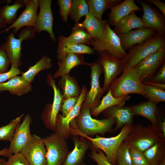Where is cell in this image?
Masks as SVG:
<instances>
[{"label":"cell","instance_id":"23","mask_svg":"<svg viewBox=\"0 0 165 165\" xmlns=\"http://www.w3.org/2000/svg\"><path fill=\"white\" fill-rule=\"evenodd\" d=\"M88 63L84 61L83 54L70 53L65 56L58 60V69L53 75V78H57L64 75H69L70 71L79 65H87Z\"/></svg>","mask_w":165,"mask_h":165},{"label":"cell","instance_id":"38","mask_svg":"<svg viewBox=\"0 0 165 165\" xmlns=\"http://www.w3.org/2000/svg\"><path fill=\"white\" fill-rule=\"evenodd\" d=\"M23 116L24 114H22L12 120L7 125L0 127V140L11 141Z\"/></svg>","mask_w":165,"mask_h":165},{"label":"cell","instance_id":"31","mask_svg":"<svg viewBox=\"0 0 165 165\" xmlns=\"http://www.w3.org/2000/svg\"><path fill=\"white\" fill-rule=\"evenodd\" d=\"M86 2L89 8V13L102 20V15L107 9L121 2L120 0H87Z\"/></svg>","mask_w":165,"mask_h":165},{"label":"cell","instance_id":"49","mask_svg":"<svg viewBox=\"0 0 165 165\" xmlns=\"http://www.w3.org/2000/svg\"><path fill=\"white\" fill-rule=\"evenodd\" d=\"M12 154H11L9 151V148H5L0 150V156H3L5 157H8Z\"/></svg>","mask_w":165,"mask_h":165},{"label":"cell","instance_id":"32","mask_svg":"<svg viewBox=\"0 0 165 165\" xmlns=\"http://www.w3.org/2000/svg\"><path fill=\"white\" fill-rule=\"evenodd\" d=\"M25 0H17L12 5H7L0 8V18L6 24L10 25L16 19L17 13L19 9L25 7Z\"/></svg>","mask_w":165,"mask_h":165},{"label":"cell","instance_id":"16","mask_svg":"<svg viewBox=\"0 0 165 165\" xmlns=\"http://www.w3.org/2000/svg\"><path fill=\"white\" fill-rule=\"evenodd\" d=\"M48 85L53 89L54 96L53 102L48 104L42 114V119L46 124L53 129H55L57 118L60 111L61 104L63 99L61 93L57 88L55 81L51 75H48L47 79Z\"/></svg>","mask_w":165,"mask_h":165},{"label":"cell","instance_id":"4","mask_svg":"<svg viewBox=\"0 0 165 165\" xmlns=\"http://www.w3.org/2000/svg\"><path fill=\"white\" fill-rule=\"evenodd\" d=\"M164 47L165 35L157 33L142 44L132 46L123 59L124 70L134 67L140 61Z\"/></svg>","mask_w":165,"mask_h":165},{"label":"cell","instance_id":"42","mask_svg":"<svg viewBox=\"0 0 165 165\" xmlns=\"http://www.w3.org/2000/svg\"><path fill=\"white\" fill-rule=\"evenodd\" d=\"M72 1L71 0H58L57 1L60 8V14L63 21L64 22L67 21L71 9Z\"/></svg>","mask_w":165,"mask_h":165},{"label":"cell","instance_id":"39","mask_svg":"<svg viewBox=\"0 0 165 165\" xmlns=\"http://www.w3.org/2000/svg\"><path fill=\"white\" fill-rule=\"evenodd\" d=\"M128 144L122 143L119 148L116 155V164L117 165H132Z\"/></svg>","mask_w":165,"mask_h":165},{"label":"cell","instance_id":"53","mask_svg":"<svg viewBox=\"0 0 165 165\" xmlns=\"http://www.w3.org/2000/svg\"><path fill=\"white\" fill-rule=\"evenodd\" d=\"M5 161V160L4 159L0 158V165H1V164L3 162Z\"/></svg>","mask_w":165,"mask_h":165},{"label":"cell","instance_id":"24","mask_svg":"<svg viewBox=\"0 0 165 165\" xmlns=\"http://www.w3.org/2000/svg\"><path fill=\"white\" fill-rule=\"evenodd\" d=\"M81 137L80 139L74 138V148L68 154L63 165H80L83 162L85 153L90 145L87 139Z\"/></svg>","mask_w":165,"mask_h":165},{"label":"cell","instance_id":"30","mask_svg":"<svg viewBox=\"0 0 165 165\" xmlns=\"http://www.w3.org/2000/svg\"><path fill=\"white\" fill-rule=\"evenodd\" d=\"M59 85L62 89L63 99L79 96L81 89L80 88L76 79L70 75L61 77Z\"/></svg>","mask_w":165,"mask_h":165},{"label":"cell","instance_id":"12","mask_svg":"<svg viewBox=\"0 0 165 165\" xmlns=\"http://www.w3.org/2000/svg\"><path fill=\"white\" fill-rule=\"evenodd\" d=\"M29 165H47L46 150L42 139L36 135L32 137L20 152Z\"/></svg>","mask_w":165,"mask_h":165},{"label":"cell","instance_id":"44","mask_svg":"<svg viewBox=\"0 0 165 165\" xmlns=\"http://www.w3.org/2000/svg\"><path fill=\"white\" fill-rule=\"evenodd\" d=\"M1 165H29L28 161L20 152L11 155L7 161L2 163Z\"/></svg>","mask_w":165,"mask_h":165},{"label":"cell","instance_id":"15","mask_svg":"<svg viewBox=\"0 0 165 165\" xmlns=\"http://www.w3.org/2000/svg\"><path fill=\"white\" fill-rule=\"evenodd\" d=\"M51 0H38L39 10L37 23L34 28L38 33L44 31H47L52 40L56 42L57 39L53 29V16L51 8Z\"/></svg>","mask_w":165,"mask_h":165},{"label":"cell","instance_id":"3","mask_svg":"<svg viewBox=\"0 0 165 165\" xmlns=\"http://www.w3.org/2000/svg\"><path fill=\"white\" fill-rule=\"evenodd\" d=\"M118 78H116L110 84L109 89L112 95L117 98L136 94L146 98L143 83L134 67L127 68Z\"/></svg>","mask_w":165,"mask_h":165},{"label":"cell","instance_id":"22","mask_svg":"<svg viewBox=\"0 0 165 165\" xmlns=\"http://www.w3.org/2000/svg\"><path fill=\"white\" fill-rule=\"evenodd\" d=\"M108 14V23L115 26L123 18L131 12L140 11L142 9L138 6L134 0H125L111 7Z\"/></svg>","mask_w":165,"mask_h":165},{"label":"cell","instance_id":"48","mask_svg":"<svg viewBox=\"0 0 165 165\" xmlns=\"http://www.w3.org/2000/svg\"><path fill=\"white\" fill-rule=\"evenodd\" d=\"M148 3L152 4L156 6L161 12L165 16V4L158 0H147Z\"/></svg>","mask_w":165,"mask_h":165},{"label":"cell","instance_id":"20","mask_svg":"<svg viewBox=\"0 0 165 165\" xmlns=\"http://www.w3.org/2000/svg\"><path fill=\"white\" fill-rule=\"evenodd\" d=\"M94 39L85 29L75 25L69 36L65 37L60 35L59 36L57 48L80 44L90 45Z\"/></svg>","mask_w":165,"mask_h":165},{"label":"cell","instance_id":"21","mask_svg":"<svg viewBox=\"0 0 165 165\" xmlns=\"http://www.w3.org/2000/svg\"><path fill=\"white\" fill-rule=\"evenodd\" d=\"M107 118L113 117L116 122L115 130H117L126 124H132L134 114L131 107L127 106L115 105L102 112Z\"/></svg>","mask_w":165,"mask_h":165},{"label":"cell","instance_id":"13","mask_svg":"<svg viewBox=\"0 0 165 165\" xmlns=\"http://www.w3.org/2000/svg\"><path fill=\"white\" fill-rule=\"evenodd\" d=\"M25 8L14 22L8 27L0 31V34L8 32L13 29V32L16 34L23 27H35L36 25L38 7V0H25Z\"/></svg>","mask_w":165,"mask_h":165},{"label":"cell","instance_id":"26","mask_svg":"<svg viewBox=\"0 0 165 165\" xmlns=\"http://www.w3.org/2000/svg\"><path fill=\"white\" fill-rule=\"evenodd\" d=\"M156 104L148 101L130 107L134 115L145 117L151 122L152 125L159 127L161 121L158 116Z\"/></svg>","mask_w":165,"mask_h":165},{"label":"cell","instance_id":"54","mask_svg":"<svg viewBox=\"0 0 165 165\" xmlns=\"http://www.w3.org/2000/svg\"><path fill=\"white\" fill-rule=\"evenodd\" d=\"M159 165H165V160H164Z\"/></svg>","mask_w":165,"mask_h":165},{"label":"cell","instance_id":"40","mask_svg":"<svg viewBox=\"0 0 165 165\" xmlns=\"http://www.w3.org/2000/svg\"><path fill=\"white\" fill-rule=\"evenodd\" d=\"M129 152L132 165H149L143 152L130 145Z\"/></svg>","mask_w":165,"mask_h":165},{"label":"cell","instance_id":"6","mask_svg":"<svg viewBox=\"0 0 165 165\" xmlns=\"http://www.w3.org/2000/svg\"><path fill=\"white\" fill-rule=\"evenodd\" d=\"M36 31L35 28L26 27L23 29L18 35V38L15 37L13 32L8 35L6 42L0 47L6 53L11 65L18 68L21 65L22 42L34 37Z\"/></svg>","mask_w":165,"mask_h":165},{"label":"cell","instance_id":"1","mask_svg":"<svg viewBox=\"0 0 165 165\" xmlns=\"http://www.w3.org/2000/svg\"><path fill=\"white\" fill-rule=\"evenodd\" d=\"M132 128V124H126L118 135L108 138L98 135H96L94 138H92L81 133L74 128L71 129V131L73 134L80 135L87 139L92 144L91 147L104 152L110 163L113 165H116V155L118 149L129 134Z\"/></svg>","mask_w":165,"mask_h":165},{"label":"cell","instance_id":"29","mask_svg":"<svg viewBox=\"0 0 165 165\" xmlns=\"http://www.w3.org/2000/svg\"><path fill=\"white\" fill-rule=\"evenodd\" d=\"M130 97V96L129 95L115 97L112 95L110 89H108L107 93L103 98L98 105L91 111V114L96 117L104 111L111 107L124 105Z\"/></svg>","mask_w":165,"mask_h":165},{"label":"cell","instance_id":"7","mask_svg":"<svg viewBox=\"0 0 165 165\" xmlns=\"http://www.w3.org/2000/svg\"><path fill=\"white\" fill-rule=\"evenodd\" d=\"M42 139L46 150L47 165H63L68 153L65 137L55 132Z\"/></svg>","mask_w":165,"mask_h":165},{"label":"cell","instance_id":"14","mask_svg":"<svg viewBox=\"0 0 165 165\" xmlns=\"http://www.w3.org/2000/svg\"><path fill=\"white\" fill-rule=\"evenodd\" d=\"M137 1L141 4L143 10L141 19L144 27L153 29L157 33L165 35V16L146 1Z\"/></svg>","mask_w":165,"mask_h":165},{"label":"cell","instance_id":"10","mask_svg":"<svg viewBox=\"0 0 165 165\" xmlns=\"http://www.w3.org/2000/svg\"><path fill=\"white\" fill-rule=\"evenodd\" d=\"M104 74L103 89L108 90L111 82L124 71L123 59L117 57L107 51L99 54L98 60Z\"/></svg>","mask_w":165,"mask_h":165},{"label":"cell","instance_id":"27","mask_svg":"<svg viewBox=\"0 0 165 165\" xmlns=\"http://www.w3.org/2000/svg\"><path fill=\"white\" fill-rule=\"evenodd\" d=\"M107 21L101 20L89 13L81 23L75 25L84 28L94 39H98L102 37L105 31Z\"/></svg>","mask_w":165,"mask_h":165},{"label":"cell","instance_id":"8","mask_svg":"<svg viewBox=\"0 0 165 165\" xmlns=\"http://www.w3.org/2000/svg\"><path fill=\"white\" fill-rule=\"evenodd\" d=\"M99 54L107 51L113 55L123 59L127 55L123 49L118 35L112 30L107 21L105 31L101 37L94 39L90 44Z\"/></svg>","mask_w":165,"mask_h":165},{"label":"cell","instance_id":"19","mask_svg":"<svg viewBox=\"0 0 165 165\" xmlns=\"http://www.w3.org/2000/svg\"><path fill=\"white\" fill-rule=\"evenodd\" d=\"M156 33V31L153 29L143 27L118 35L122 48L126 52L135 45L142 44Z\"/></svg>","mask_w":165,"mask_h":165},{"label":"cell","instance_id":"2","mask_svg":"<svg viewBox=\"0 0 165 165\" xmlns=\"http://www.w3.org/2000/svg\"><path fill=\"white\" fill-rule=\"evenodd\" d=\"M115 122L113 117L100 120L93 119L89 108H81L78 116L70 123L81 133L88 136L109 131Z\"/></svg>","mask_w":165,"mask_h":165},{"label":"cell","instance_id":"43","mask_svg":"<svg viewBox=\"0 0 165 165\" xmlns=\"http://www.w3.org/2000/svg\"><path fill=\"white\" fill-rule=\"evenodd\" d=\"M79 97L63 99L60 109V111L62 113L61 115L62 117H65L68 115L77 103Z\"/></svg>","mask_w":165,"mask_h":165},{"label":"cell","instance_id":"45","mask_svg":"<svg viewBox=\"0 0 165 165\" xmlns=\"http://www.w3.org/2000/svg\"><path fill=\"white\" fill-rule=\"evenodd\" d=\"M147 82L165 84V63L161 66L154 75Z\"/></svg>","mask_w":165,"mask_h":165},{"label":"cell","instance_id":"25","mask_svg":"<svg viewBox=\"0 0 165 165\" xmlns=\"http://www.w3.org/2000/svg\"><path fill=\"white\" fill-rule=\"evenodd\" d=\"M32 86L22 76H15L0 84V92L8 91L11 94L20 96L31 91Z\"/></svg>","mask_w":165,"mask_h":165},{"label":"cell","instance_id":"36","mask_svg":"<svg viewBox=\"0 0 165 165\" xmlns=\"http://www.w3.org/2000/svg\"><path fill=\"white\" fill-rule=\"evenodd\" d=\"M89 12V8L86 0H72L69 15L75 24L79 23L81 18L86 16Z\"/></svg>","mask_w":165,"mask_h":165},{"label":"cell","instance_id":"50","mask_svg":"<svg viewBox=\"0 0 165 165\" xmlns=\"http://www.w3.org/2000/svg\"><path fill=\"white\" fill-rule=\"evenodd\" d=\"M142 82L144 83L150 85H152L161 88L164 90H165V84L154 82Z\"/></svg>","mask_w":165,"mask_h":165},{"label":"cell","instance_id":"34","mask_svg":"<svg viewBox=\"0 0 165 165\" xmlns=\"http://www.w3.org/2000/svg\"><path fill=\"white\" fill-rule=\"evenodd\" d=\"M164 141L155 143L143 152L149 165H159L165 160Z\"/></svg>","mask_w":165,"mask_h":165},{"label":"cell","instance_id":"17","mask_svg":"<svg viewBox=\"0 0 165 165\" xmlns=\"http://www.w3.org/2000/svg\"><path fill=\"white\" fill-rule=\"evenodd\" d=\"M31 117L28 115L17 127L8 148L11 154L20 152L31 139Z\"/></svg>","mask_w":165,"mask_h":165},{"label":"cell","instance_id":"46","mask_svg":"<svg viewBox=\"0 0 165 165\" xmlns=\"http://www.w3.org/2000/svg\"><path fill=\"white\" fill-rule=\"evenodd\" d=\"M20 73L21 72L18 68L11 65V68L9 70L6 72L0 74V84Z\"/></svg>","mask_w":165,"mask_h":165},{"label":"cell","instance_id":"5","mask_svg":"<svg viewBox=\"0 0 165 165\" xmlns=\"http://www.w3.org/2000/svg\"><path fill=\"white\" fill-rule=\"evenodd\" d=\"M125 142L144 152L156 143L164 141V137L159 127L152 125L143 127L137 125L132 130Z\"/></svg>","mask_w":165,"mask_h":165},{"label":"cell","instance_id":"47","mask_svg":"<svg viewBox=\"0 0 165 165\" xmlns=\"http://www.w3.org/2000/svg\"><path fill=\"white\" fill-rule=\"evenodd\" d=\"M11 62L5 52L0 48V74L7 72Z\"/></svg>","mask_w":165,"mask_h":165},{"label":"cell","instance_id":"37","mask_svg":"<svg viewBox=\"0 0 165 165\" xmlns=\"http://www.w3.org/2000/svg\"><path fill=\"white\" fill-rule=\"evenodd\" d=\"M146 98L156 104L165 101V91L163 89L143 83Z\"/></svg>","mask_w":165,"mask_h":165},{"label":"cell","instance_id":"41","mask_svg":"<svg viewBox=\"0 0 165 165\" xmlns=\"http://www.w3.org/2000/svg\"><path fill=\"white\" fill-rule=\"evenodd\" d=\"M91 148L90 157L97 163V165H113L108 160L102 151L92 147Z\"/></svg>","mask_w":165,"mask_h":165},{"label":"cell","instance_id":"55","mask_svg":"<svg viewBox=\"0 0 165 165\" xmlns=\"http://www.w3.org/2000/svg\"><path fill=\"white\" fill-rule=\"evenodd\" d=\"M80 165H86L83 162Z\"/></svg>","mask_w":165,"mask_h":165},{"label":"cell","instance_id":"51","mask_svg":"<svg viewBox=\"0 0 165 165\" xmlns=\"http://www.w3.org/2000/svg\"><path fill=\"white\" fill-rule=\"evenodd\" d=\"M159 128L161 132L164 137H165V121L164 119L163 121H160L159 126Z\"/></svg>","mask_w":165,"mask_h":165},{"label":"cell","instance_id":"11","mask_svg":"<svg viewBox=\"0 0 165 165\" xmlns=\"http://www.w3.org/2000/svg\"><path fill=\"white\" fill-rule=\"evenodd\" d=\"M164 63L165 47L142 60L134 67L141 81L147 82L154 75Z\"/></svg>","mask_w":165,"mask_h":165},{"label":"cell","instance_id":"35","mask_svg":"<svg viewBox=\"0 0 165 165\" xmlns=\"http://www.w3.org/2000/svg\"><path fill=\"white\" fill-rule=\"evenodd\" d=\"M95 53L94 50L89 46L82 44L68 45L61 48H57V50L58 60L70 53L92 55Z\"/></svg>","mask_w":165,"mask_h":165},{"label":"cell","instance_id":"18","mask_svg":"<svg viewBox=\"0 0 165 165\" xmlns=\"http://www.w3.org/2000/svg\"><path fill=\"white\" fill-rule=\"evenodd\" d=\"M87 93V88L84 85L81 89L78 100L74 106L65 117L58 115L54 129L55 132L65 137V133L70 132V124L78 116Z\"/></svg>","mask_w":165,"mask_h":165},{"label":"cell","instance_id":"9","mask_svg":"<svg viewBox=\"0 0 165 165\" xmlns=\"http://www.w3.org/2000/svg\"><path fill=\"white\" fill-rule=\"evenodd\" d=\"M88 65L90 67L91 71L90 87L81 108H87L92 111L99 104L101 98L105 91L100 85V78L103 71L98 61L88 63Z\"/></svg>","mask_w":165,"mask_h":165},{"label":"cell","instance_id":"52","mask_svg":"<svg viewBox=\"0 0 165 165\" xmlns=\"http://www.w3.org/2000/svg\"><path fill=\"white\" fill-rule=\"evenodd\" d=\"M7 25L5 24L0 18V29L6 28Z\"/></svg>","mask_w":165,"mask_h":165},{"label":"cell","instance_id":"28","mask_svg":"<svg viewBox=\"0 0 165 165\" xmlns=\"http://www.w3.org/2000/svg\"><path fill=\"white\" fill-rule=\"evenodd\" d=\"M134 11L120 20L113 30L118 35L127 33L134 29L144 27L141 18Z\"/></svg>","mask_w":165,"mask_h":165},{"label":"cell","instance_id":"33","mask_svg":"<svg viewBox=\"0 0 165 165\" xmlns=\"http://www.w3.org/2000/svg\"><path fill=\"white\" fill-rule=\"evenodd\" d=\"M52 64L50 57L44 55L35 64L30 67L24 72L21 73L22 77L27 82L31 83L33 81L36 75L40 72L52 68Z\"/></svg>","mask_w":165,"mask_h":165}]
</instances>
